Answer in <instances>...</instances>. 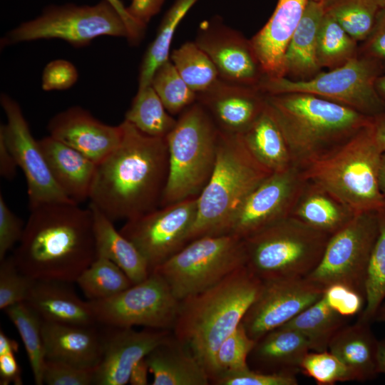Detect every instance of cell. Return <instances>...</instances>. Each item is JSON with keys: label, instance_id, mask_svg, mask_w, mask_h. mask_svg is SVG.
Listing matches in <instances>:
<instances>
[{"label": "cell", "instance_id": "ffe728a7", "mask_svg": "<svg viewBox=\"0 0 385 385\" xmlns=\"http://www.w3.org/2000/svg\"><path fill=\"white\" fill-rule=\"evenodd\" d=\"M49 135L79 151L98 164L120 143L121 125H111L96 118L88 111L72 106L48 121Z\"/></svg>", "mask_w": 385, "mask_h": 385}, {"label": "cell", "instance_id": "9c48e42d", "mask_svg": "<svg viewBox=\"0 0 385 385\" xmlns=\"http://www.w3.org/2000/svg\"><path fill=\"white\" fill-rule=\"evenodd\" d=\"M246 265L244 240L223 234L189 242L153 271L163 276L181 301L210 288Z\"/></svg>", "mask_w": 385, "mask_h": 385}, {"label": "cell", "instance_id": "ba28073f", "mask_svg": "<svg viewBox=\"0 0 385 385\" xmlns=\"http://www.w3.org/2000/svg\"><path fill=\"white\" fill-rule=\"evenodd\" d=\"M329 237L287 217L244 239L247 267L262 281L306 277L320 262Z\"/></svg>", "mask_w": 385, "mask_h": 385}, {"label": "cell", "instance_id": "7a4b0ae2", "mask_svg": "<svg viewBox=\"0 0 385 385\" xmlns=\"http://www.w3.org/2000/svg\"><path fill=\"white\" fill-rule=\"evenodd\" d=\"M30 211L12 255L17 267L36 280L76 282L97 257L91 207L53 202Z\"/></svg>", "mask_w": 385, "mask_h": 385}, {"label": "cell", "instance_id": "836d02e7", "mask_svg": "<svg viewBox=\"0 0 385 385\" xmlns=\"http://www.w3.org/2000/svg\"><path fill=\"white\" fill-rule=\"evenodd\" d=\"M197 1L175 0L165 13L157 35L148 48L140 64L138 90L150 86L156 70L170 59V48L176 29Z\"/></svg>", "mask_w": 385, "mask_h": 385}, {"label": "cell", "instance_id": "4316f807", "mask_svg": "<svg viewBox=\"0 0 385 385\" xmlns=\"http://www.w3.org/2000/svg\"><path fill=\"white\" fill-rule=\"evenodd\" d=\"M356 214L325 188L306 179L290 216L331 236L346 225Z\"/></svg>", "mask_w": 385, "mask_h": 385}, {"label": "cell", "instance_id": "5b68a950", "mask_svg": "<svg viewBox=\"0 0 385 385\" xmlns=\"http://www.w3.org/2000/svg\"><path fill=\"white\" fill-rule=\"evenodd\" d=\"M271 173L251 154L240 134L220 130L216 163L197 197V216L188 242L203 236L227 234L246 197Z\"/></svg>", "mask_w": 385, "mask_h": 385}, {"label": "cell", "instance_id": "680465c9", "mask_svg": "<svg viewBox=\"0 0 385 385\" xmlns=\"http://www.w3.org/2000/svg\"><path fill=\"white\" fill-rule=\"evenodd\" d=\"M111 4L114 9L118 12L123 19L128 30L130 33L135 32L138 29L137 22L130 16L126 7L123 6L120 0H106Z\"/></svg>", "mask_w": 385, "mask_h": 385}, {"label": "cell", "instance_id": "e575fe53", "mask_svg": "<svg viewBox=\"0 0 385 385\" xmlns=\"http://www.w3.org/2000/svg\"><path fill=\"white\" fill-rule=\"evenodd\" d=\"M4 311L21 337L35 384H43L46 356L41 332L42 319L25 302L11 305Z\"/></svg>", "mask_w": 385, "mask_h": 385}, {"label": "cell", "instance_id": "30bf717a", "mask_svg": "<svg viewBox=\"0 0 385 385\" xmlns=\"http://www.w3.org/2000/svg\"><path fill=\"white\" fill-rule=\"evenodd\" d=\"M384 74L376 62L358 55L342 66L321 71L306 81L264 78L258 88L265 94H313L374 117L385 113V100L376 89L377 78Z\"/></svg>", "mask_w": 385, "mask_h": 385}, {"label": "cell", "instance_id": "bcb514c9", "mask_svg": "<svg viewBox=\"0 0 385 385\" xmlns=\"http://www.w3.org/2000/svg\"><path fill=\"white\" fill-rule=\"evenodd\" d=\"M213 384L217 385H296V372H260L249 367L219 376Z\"/></svg>", "mask_w": 385, "mask_h": 385}, {"label": "cell", "instance_id": "f35d334b", "mask_svg": "<svg viewBox=\"0 0 385 385\" xmlns=\"http://www.w3.org/2000/svg\"><path fill=\"white\" fill-rule=\"evenodd\" d=\"M170 61L187 85L196 93L212 86L219 78L210 57L194 42H185L173 51Z\"/></svg>", "mask_w": 385, "mask_h": 385}, {"label": "cell", "instance_id": "8d00e7d4", "mask_svg": "<svg viewBox=\"0 0 385 385\" xmlns=\"http://www.w3.org/2000/svg\"><path fill=\"white\" fill-rule=\"evenodd\" d=\"M358 42L324 12L320 24L317 47L319 66L329 70L347 63L358 56Z\"/></svg>", "mask_w": 385, "mask_h": 385}, {"label": "cell", "instance_id": "6f0895ef", "mask_svg": "<svg viewBox=\"0 0 385 385\" xmlns=\"http://www.w3.org/2000/svg\"><path fill=\"white\" fill-rule=\"evenodd\" d=\"M372 126L376 141L382 150L385 152V113L372 117Z\"/></svg>", "mask_w": 385, "mask_h": 385}, {"label": "cell", "instance_id": "6da1fadb", "mask_svg": "<svg viewBox=\"0 0 385 385\" xmlns=\"http://www.w3.org/2000/svg\"><path fill=\"white\" fill-rule=\"evenodd\" d=\"M119 145L96 165L90 203L113 222L160 207L169 173L166 138L148 135L124 120Z\"/></svg>", "mask_w": 385, "mask_h": 385}, {"label": "cell", "instance_id": "d4e9b609", "mask_svg": "<svg viewBox=\"0 0 385 385\" xmlns=\"http://www.w3.org/2000/svg\"><path fill=\"white\" fill-rule=\"evenodd\" d=\"M67 283L36 280L25 302L43 321L78 326L99 325L89 302L80 299Z\"/></svg>", "mask_w": 385, "mask_h": 385}, {"label": "cell", "instance_id": "74e56055", "mask_svg": "<svg viewBox=\"0 0 385 385\" xmlns=\"http://www.w3.org/2000/svg\"><path fill=\"white\" fill-rule=\"evenodd\" d=\"M76 282L88 300L109 298L133 284L118 265L101 256L96 258Z\"/></svg>", "mask_w": 385, "mask_h": 385}, {"label": "cell", "instance_id": "9a60e30c", "mask_svg": "<svg viewBox=\"0 0 385 385\" xmlns=\"http://www.w3.org/2000/svg\"><path fill=\"white\" fill-rule=\"evenodd\" d=\"M0 103L6 117V123L1 124L0 133L24 175L29 208L47 203L74 202L55 182L19 104L5 93L1 94Z\"/></svg>", "mask_w": 385, "mask_h": 385}, {"label": "cell", "instance_id": "681fc988", "mask_svg": "<svg viewBox=\"0 0 385 385\" xmlns=\"http://www.w3.org/2000/svg\"><path fill=\"white\" fill-rule=\"evenodd\" d=\"M78 78V71L72 63L63 59L53 60L43 68L42 88L46 91L68 89Z\"/></svg>", "mask_w": 385, "mask_h": 385}, {"label": "cell", "instance_id": "d590c367", "mask_svg": "<svg viewBox=\"0 0 385 385\" xmlns=\"http://www.w3.org/2000/svg\"><path fill=\"white\" fill-rule=\"evenodd\" d=\"M124 120L142 133L158 138H166L177 121L150 85L138 90Z\"/></svg>", "mask_w": 385, "mask_h": 385}, {"label": "cell", "instance_id": "8992f818", "mask_svg": "<svg viewBox=\"0 0 385 385\" xmlns=\"http://www.w3.org/2000/svg\"><path fill=\"white\" fill-rule=\"evenodd\" d=\"M382 154L371 119L339 148L302 171L306 179L325 188L356 213L378 212L385 208L379 187Z\"/></svg>", "mask_w": 385, "mask_h": 385}, {"label": "cell", "instance_id": "91938a15", "mask_svg": "<svg viewBox=\"0 0 385 385\" xmlns=\"http://www.w3.org/2000/svg\"><path fill=\"white\" fill-rule=\"evenodd\" d=\"M19 350V344L0 331V355L8 353H16Z\"/></svg>", "mask_w": 385, "mask_h": 385}, {"label": "cell", "instance_id": "3957f363", "mask_svg": "<svg viewBox=\"0 0 385 385\" xmlns=\"http://www.w3.org/2000/svg\"><path fill=\"white\" fill-rule=\"evenodd\" d=\"M265 106L285 138L293 165L300 170L339 148L372 119L306 93L265 94Z\"/></svg>", "mask_w": 385, "mask_h": 385}, {"label": "cell", "instance_id": "5bb4252c", "mask_svg": "<svg viewBox=\"0 0 385 385\" xmlns=\"http://www.w3.org/2000/svg\"><path fill=\"white\" fill-rule=\"evenodd\" d=\"M197 211V197L188 198L127 220L119 231L141 252L151 272L188 242Z\"/></svg>", "mask_w": 385, "mask_h": 385}, {"label": "cell", "instance_id": "7c38bea8", "mask_svg": "<svg viewBox=\"0 0 385 385\" xmlns=\"http://www.w3.org/2000/svg\"><path fill=\"white\" fill-rule=\"evenodd\" d=\"M378 212L356 213L331 235L320 262L305 278L324 289L332 284H345L365 299L368 267L379 233Z\"/></svg>", "mask_w": 385, "mask_h": 385}, {"label": "cell", "instance_id": "277c9868", "mask_svg": "<svg viewBox=\"0 0 385 385\" xmlns=\"http://www.w3.org/2000/svg\"><path fill=\"white\" fill-rule=\"evenodd\" d=\"M262 285L246 265L180 301L173 335L205 368L210 382L217 349L242 322Z\"/></svg>", "mask_w": 385, "mask_h": 385}, {"label": "cell", "instance_id": "9f6ffc18", "mask_svg": "<svg viewBox=\"0 0 385 385\" xmlns=\"http://www.w3.org/2000/svg\"><path fill=\"white\" fill-rule=\"evenodd\" d=\"M148 366L144 359L139 361L131 371L129 383L132 385L148 384Z\"/></svg>", "mask_w": 385, "mask_h": 385}, {"label": "cell", "instance_id": "6125c7cd", "mask_svg": "<svg viewBox=\"0 0 385 385\" xmlns=\"http://www.w3.org/2000/svg\"><path fill=\"white\" fill-rule=\"evenodd\" d=\"M379 187L383 196L385 198V152L381 155L379 170Z\"/></svg>", "mask_w": 385, "mask_h": 385}, {"label": "cell", "instance_id": "f5cc1de1", "mask_svg": "<svg viewBox=\"0 0 385 385\" xmlns=\"http://www.w3.org/2000/svg\"><path fill=\"white\" fill-rule=\"evenodd\" d=\"M165 0H132L126 7L130 16L141 26L145 28L153 16L158 14Z\"/></svg>", "mask_w": 385, "mask_h": 385}, {"label": "cell", "instance_id": "52a82bcc", "mask_svg": "<svg viewBox=\"0 0 385 385\" xmlns=\"http://www.w3.org/2000/svg\"><path fill=\"white\" fill-rule=\"evenodd\" d=\"M220 131L197 101L180 114L166 136L169 173L160 207L201 193L216 163Z\"/></svg>", "mask_w": 385, "mask_h": 385}, {"label": "cell", "instance_id": "d6986e66", "mask_svg": "<svg viewBox=\"0 0 385 385\" xmlns=\"http://www.w3.org/2000/svg\"><path fill=\"white\" fill-rule=\"evenodd\" d=\"M101 360L94 370V385H125L135 365L165 341L170 330L106 327Z\"/></svg>", "mask_w": 385, "mask_h": 385}, {"label": "cell", "instance_id": "816d5d0a", "mask_svg": "<svg viewBox=\"0 0 385 385\" xmlns=\"http://www.w3.org/2000/svg\"><path fill=\"white\" fill-rule=\"evenodd\" d=\"M358 55L376 62L385 74V8L379 9L370 34L359 46Z\"/></svg>", "mask_w": 385, "mask_h": 385}, {"label": "cell", "instance_id": "4fadbf2b", "mask_svg": "<svg viewBox=\"0 0 385 385\" xmlns=\"http://www.w3.org/2000/svg\"><path fill=\"white\" fill-rule=\"evenodd\" d=\"M88 302L99 325L163 330H173L180 303L156 271L113 297Z\"/></svg>", "mask_w": 385, "mask_h": 385}, {"label": "cell", "instance_id": "60d3db41", "mask_svg": "<svg viewBox=\"0 0 385 385\" xmlns=\"http://www.w3.org/2000/svg\"><path fill=\"white\" fill-rule=\"evenodd\" d=\"M379 233L374 244L365 283V304L359 319L374 322L385 299V208L378 212Z\"/></svg>", "mask_w": 385, "mask_h": 385}, {"label": "cell", "instance_id": "ab89813d", "mask_svg": "<svg viewBox=\"0 0 385 385\" xmlns=\"http://www.w3.org/2000/svg\"><path fill=\"white\" fill-rule=\"evenodd\" d=\"M323 4L324 12L357 42L367 38L379 10L371 0H323Z\"/></svg>", "mask_w": 385, "mask_h": 385}, {"label": "cell", "instance_id": "7dc6e473", "mask_svg": "<svg viewBox=\"0 0 385 385\" xmlns=\"http://www.w3.org/2000/svg\"><path fill=\"white\" fill-rule=\"evenodd\" d=\"M323 297L334 311L346 318L360 314L365 304V299L360 293L343 284L327 287Z\"/></svg>", "mask_w": 385, "mask_h": 385}, {"label": "cell", "instance_id": "484cf974", "mask_svg": "<svg viewBox=\"0 0 385 385\" xmlns=\"http://www.w3.org/2000/svg\"><path fill=\"white\" fill-rule=\"evenodd\" d=\"M153 385H208L205 368L173 334L145 357Z\"/></svg>", "mask_w": 385, "mask_h": 385}, {"label": "cell", "instance_id": "603a6c76", "mask_svg": "<svg viewBox=\"0 0 385 385\" xmlns=\"http://www.w3.org/2000/svg\"><path fill=\"white\" fill-rule=\"evenodd\" d=\"M46 360L95 369L103 350V334L97 325L78 326L42 320Z\"/></svg>", "mask_w": 385, "mask_h": 385}, {"label": "cell", "instance_id": "94428289", "mask_svg": "<svg viewBox=\"0 0 385 385\" xmlns=\"http://www.w3.org/2000/svg\"><path fill=\"white\" fill-rule=\"evenodd\" d=\"M377 364L379 373L385 374V339L379 341Z\"/></svg>", "mask_w": 385, "mask_h": 385}, {"label": "cell", "instance_id": "be15d7a7", "mask_svg": "<svg viewBox=\"0 0 385 385\" xmlns=\"http://www.w3.org/2000/svg\"><path fill=\"white\" fill-rule=\"evenodd\" d=\"M376 89L379 95L385 100V74L379 76L376 81Z\"/></svg>", "mask_w": 385, "mask_h": 385}, {"label": "cell", "instance_id": "d6a6232c", "mask_svg": "<svg viewBox=\"0 0 385 385\" xmlns=\"http://www.w3.org/2000/svg\"><path fill=\"white\" fill-rule=\"evenodd\" d=\"M348 318L334 311L322 297L282 325L302 334L309 344L311 351L328 350L330 341L345 325Z\"/></svg>", "mask_w": 385, "mask_h": 385}, {"label": "cell", "instance_id": "7402d4cb", "mask_svg": "<svg viewBox=\"0 0 385 385\" xmlns=\"http://www.w3.org/2000/svg\"><path fill=\"white\" fill-rule=\"evenodd\" d=\"M308 1L278 0L268 21L250 39L265 78L274 79L285 76V52Z\"/></svg>", "mask_w": 385, "mask_h": 385}, {"label": "cell", "instance_id": "4dcf8cb0", "mask_svg": "<svg viewBox=\"0 0 385 385\" xmlns=\"http://www.w3.org/2000/svg\"><path fill=\"white\" fill-rule=\"evenodd\" d=\"M240 135L254 158L272 173L294 166L285 138L266 106L257 119Z\"/></svg>", "mask_w": 385, "mask_h": 385}, {"label": "cell", "instance_id": "f6af8a7d", "mask_svg": "<svg viewBox=\"0 0 385 385\" xmlns=\"http://www.w3.org/2000/svg\"><path fill=\"white\" fill-rule=\"evenodd\" d=\"M0 309L25 302L36 279L23 273L13 256L0 261Z\"/></svg>", "mask_w": 385, "mask_h": 385}, {"label": "cell", "instance_id": "11a10c76", "mask_svg": "<svg viewBox=\"0 0 385 385\" xmlns=\"http://www.w3.org/2000/svg\"><path fill=\"white\" fill-rule=\"evenodd\" d=\"M17 163L9 149L4 136L0 133V175L11 180L16 175Z\"/></svg>", "mask_w": 385, "mask_h": 385}, {"label": "cell", "instance_id": "f907efd6", "mask_svg": "<svg viewBox=\"0 0 385 385\" xmlns=\"http://www.w3.org/2000/svg\"><path fill=\"white\" fill-rule=\"evenodd\" d=\"M24 225L7 205L0 192V261L22 237Z\"/></svg>", "mask_w": 385, "mask_h": 385}, {"label": "cell", "instance_id": "c3c4849f", "mask_svg": "<svg viewBox=\"0 0 385 385\" xmlns=\"http://www.w3.org/2000/svg\"><path fill=\"white\" fill-rule=\"evenodd\" d=\"M95 369H81L63 363L46 360L43 384L48 385L93 384Z\"/></svg>", "mask_w": 385, "mask_h": 385}, {"label": "cell", "instance_id": "ee69618b", "mask_svg": "<svg viewBox=\"0 0 385 385\" xmlns=\"http://www.w3.org/2000/svg\"><path fill=\"white\" fill-rule=\"evenodd\" d=\"M299 370L319 385L354 381L344 363L329 350L309 351L302 359Z\"/></svg>", "mask_w": 385, "mask_h": 385}, {"label": "cell", "instance_id": "db71d44e", "mask_svg": "<svg viewBox=\"0 0 385 385\" xmlns=\"http://www.w3.org/2000/svg\"><path fill=\"white\" fill-rule=\"evenodd\" d=\"M14 354L15 353H8L0 355L1 385H9L11 383L22 384L21 368Z\"/></svg>", "mask_w": 385, "mask_h": 385}, {"label": "cell", "instance_id": "7bdbcfd3", "mask_svg": "<svg viewBox=\"0 0 385 385\" xmlns=\"http://www.w3.org/2000/svg\"><path fill=\"white\" fill-rule=\"evenodd\" d=\"M256 342L246 332L242 322L221 344L215 359L211 382L219 376L249 367L247 358Z\"/></svg>", "mask_w": 385, "mask_h": 385}, {"label": "cell", "instance_id": "8fae6325", "mask_svg": "<svg viewBox=\"0 0 385 385\" xmlns=\"http://www.w3.org/2000/svg\"><path fill=\"white\" fill-rule=\"evenodd\" d=\"M102 36L129 38L123 19L106 0L91 6H50L36 18L8 32L1 43L58 38L80 47Z\"/></svg>", "mask_w": 385, "mask_h": 385}, {"label": "cell", "instance_id": "cb8c5ba5", "mask_svg": "<svg viewBox=\"0 0 385 385\" xmlns=\"http://www.w3.org/2000/svg\"><path fill=\"white\" fill-rule=\"evenodd\" d=\"M38 143L55 182L65 195L77 204L89 199L97 164L51 135Z\"/></svg>", "mask_w": 385, "mask_h": 385}, {"label": "cell", "instance_id": "1f68e13d", "mask_svg": "<svg viewBox=\"0 0 385 385\" xmlns=\"http://www.w3.org/2000/svg\"><path fill=\"white\" fill-rule=\"evenodd\" d=\"M310 351L309 344L302 334L292 328L281 326L257 341L251 354L258 363L273 369L274 372H296Z\"/></svg>", "mask_w": 385, "mask_h": 385}, {"label": "cell", "instance_id": "83f0119b", "mask_svg": "<svg viewBox=\"0 0 385 385\" xmlns=\"http://www.w3.org/2000/svg\"><path fill=\"white\" fill-rule=\"evenodd\" d=\"M370 325V322L359 319L354 324L342 327L329 344L328 350L344 363L354 381L372 380L379 374V340Z\"/></svg>", "mask_w": 385, "mask_h": 385}, {"label": "cell", "instance_id": "ac0fdd59", "mask_svg": "<svg viewBox=\"0 0 385 385\" xmlns=\"http://www.w3.org/2000/svg\"><path fill=\"white\" fill-rule=\"evenodd\" d=\"M195 42L212 60L220 78L258 88L265 78L250 40L220 20L202 21Z\"/></svg>", "mask_w": 385, "mask_h": 385}, {"label": "cell", "instance_id": "e0dca14e", "mask_svg": "<svg viewBox=\"0 0 385 385\" xmlns=\"http://www.w3.org/2000/svg\"><path fill=\"white\" fill-rule=\"evenodd\" d=\"M324 289L305 277L262 281L242 324L255 342L293 319L319 299Z\"/></svg>", "mask_w": 385, "mask_h": 385}, {"label": "cell", "instance_id": "f1b7e54d", "mask_svg": "<svg viewBox=\"0 0 385 385\" xmlns=\"http://www.w3.org/2000/svg\"><path fill=\"white\" fill-rule=\"evenodd\" d=\"M324 15L323 1H308L285 52L284 77L293 81H306L322 71L317 61V47Z\"/></svg>", "mask_w": 385, "mask_h": 385}, {"label": "cell", "instance_id": "003e7915", "mask_svg": "<svg viewBox=\"0 0 385 385\" xmlns=\"http://www.w3.org/2000/svg\"><path fill=\"white\" fill-rule=\"evenodd\" d=\"M312 1H323V0H312Z\"/></svg>", "mask_w": 385, "mask_h": 385}, {"label": "cell", "instance_id": "2e32d148", "mask_svg": "<svg viewBox=\"0 0 385 385\" xmlns=\"http://www.w3.org/2000/svg\"><path fill=\"white\" fill-rule=\"evenodd\" d=\"M305 180L302 170L295 166L283 172L271 173L246 197L227 234L244 240L290 216Z\"/></svg>", "mask_w": 385, "mask_h": 385}, {"label": "cell", "instance_id": "44dd1931", "mask_svg": "<svg viewBox=\"0 0 385 385\" xmlns=\"http://www.w3.org/2000/svg\"><path fill=\"white\" fill-rule=\"evenodd\" d=\"M196 101L220 130L230 133H242L265 108V94L257 87L221 78L206 91L197 93Z\"/></svg>", "mask_w": 385, "mask_h": 385}, {"label": "cell", "instance_id": "b9f144b4", "mask_svg": "<svg viewBox=\"0 0 385 385\" xmlns=\"http://www.w3.org/2000/svg\"><path fill=\"white\" fill-rule=\"evenodd\" d=\"M150 86L172 115L180 114L197 101V93L187 85L170 59L156 70Z\"/></svg>", "mask_w": 385, "mask_h": 385}, {"label": "cell", "instance_id": "e7e4bbea", "mask_svg": "<svg viewBox=\"0 0 385 385\" xmlns=\"http://www.w3.org/2000/svg\"><path fill=\"white\" fill-rule=\"evenodd\" d=\"M374 321L385 323V299L379 307L374 318Z\"/></svg>", "mask_w": 385, "mask_h": 385}, {"label": "cell", "instance_id": "f546056e", "mask_svg": "<svg viewBox=\"0 0 385 385\" xmlns=\"http://www.w3.org/2000/svg\"><path fill=\"white\" fill-rule=\"evenodd\" d=\"M93 233L97 257L101 256L118 265L133 284L150 274L148 265L134 244L117 231L113 222L92 204Z\"/></svg>", "mask_w": 385, "mask_h": 385}, {"label": "cell", "instance_id": "03108f58", "mask_svg": "<svg viewBox=\"0 0 385 385\" xmlns=\"http://www.w3.org/2000/svg\"><path fill=\"white\" fill-rule=\"evenodd\" d=\"M379 9L385 8V0H371Z\"/></svg>", "mask_w": 385, "mask_h": 385}]
</instances>
